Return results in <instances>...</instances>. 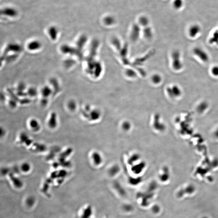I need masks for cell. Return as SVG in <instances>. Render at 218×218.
Instances as JSON below:
<instances>
[{
    "label": "cell",
    "mask_w": 218,
    "mask_h": 218,
    "mask_svg": "<svg viewBox=\"0 0 218 218\" xmlns=\"http://www.w3.org/2000/svg\"><path fill=\"white\" fill-rule=\"evenodd\" d=\"M173 67L175 70H179L183 68V64L180 60V53L178 51L173 52L172 54Z\"/></svg>",
    "instance_id": "obj_1"
},
{
    "label": "cell",
    "mask_w": 218,
    "mask_h": 218,
    "mask_svg": "<svg viewBox=\"0 0 218 218\" xmlns=\"http://www.w3.org/2000/svg\"><path fill=\"white\" fill-rule=\"evenodd\" d=\"M193 53L196 56L204 62H206L209 61V58L208 54L201 48L196 47L194 48Z\"/></svg>",
    "instance_id": "obj_2"
},
{
    "label": "cell",
    "mask_w": 218,
    "mask_h": 218,
    "mask_svg": "<svg viewBox=\"0 0 218 218\" xmlns=\"http://www.w3.org/2000/svg\"><path fill=\"white\" fill-rule=\"evenodd\" d=\"M22 47L19 45L17 43H10L8 45L5 49V54L7 55L9 52H13L17 53L21 51Z\"/></svg>",
    "instance_id": "obj_3"
},
{
    "label": "cell",
    "mask_w": 218,
    "mask_h": 218,
    "mask_svg": "<svg viewBox=\"0 0 218 218\" xmlns=\"http://www.w3.org/2000/svg\"><path fill=\"white\" fill-rule=\"evenodd\" d=\"M41 43L38 40H33L29 42L27 45V50L30 51H36L41 48Z\"/></svg>",
    "instance_id": "obj_4"
},
{
    "label": "cell",
    "mask_w": 218,
    "mask_h": 218,
    "mask_svg": "<svg viewBox=\"0 0 218 218\" xmlns=\"http://www.w3.org/2000/svg\"><path fill=\"white\" fill-rule=\"evenodd\" d=\"M167 91L168 95L171 97H179L181 94L180 88L177 85L167 88Z\"/></svg>",
    "instance_id": "obj_5"
},
{
    "label": "cell",
    "mask_w": 218,
    "mask_h": 218,
    "mask_svg": "<svg viewBox=\"0 0 218 218\" xmlns=\"http://www.w3.org/2000/svg\"><path fill=\"white\" fill-rule=\"evenodd\" d=\"M61 51L63 54L65 55H74L77 53V49L68 45H64L61 46L60 48Z\"/></svg>",
    "instance_id": "obj_6"
},
{
    "label": "cell",
    "mask_w": 218,
    "mask_h": 218,
    "mask_svg": "<svg viewBox=\"0 0 218 218\" xmlns=\"http://www.w3.org/2000/svg\"><path fill=\"white\" fill-rule=\"evenodd\" d=\"M146 164L144 162L142 161L139 163H136L132 166L131 170L133 173L135 174L140 173L143 171L145 168Z\"/></svg>",
    "instance_id": "obj_7"
},
{
    "label": "cell",
    "mask_w": 218,
    "mask_h": 218,
    "mask_svg": "<svg viewBox=\"0 0 218 218\" xmlns=\"http://www.w3.org/2000/svg\"><path fill=\"white\" fill-rule=\"evenodd\" d=\"M201 27L198 24H194L189 27V34L191 38H194L200 32Z\"/></svg>",
    "instance_id": "obj_8"
},
{
    "label": "cell",
    "mask_w": 218,
    "mask_h": 218,
    "mask_svg": "<svg viewBox=\"0 0 218 218\" xmlns=\"http://www.w3.org/2000/svg\"><path fill=\"white\" fill-rule=\"evenodd\" d=\"M101 113L100 111L97 110H91L89 114V115H87V118L91 121H96L100 119L101 117Z\"/></svg>",
    "instance_id": "obj_9"
},
{
    "label": "cell",
    "mask_w": 218,
    "mask_h": 218,
    "mask_svg": "<svg viewBox=\"0 0 218 218\" xmlns=\"http://www.w3.org/2000/svg\"><path fill=\"white\" fill-rule=\"evenodd\" d=\"M48 35L49 38L53 41H56L58 38V31L56 27H50L48 30Z\"/></svg>",
    "instance_id": "obj_10"
},
{
    "label": "cell",
    "mask_w": 218,
    "mask_h": 218,
    "mask_svg": "<svg viewBox=\"0 0 218 218\" xmlns=\"http://www.w3.org/2000/svg\"><path fill=\"white\" fill-rule=\"evenodd\" d=\"M92 159L93 162L96 165H101L103 162V158H102V155L98 152H94L92 153Z\"/></svg>",
    "instance_id": "obj_11"
},
{
    "label": "cell",
    "mask_w": 218,
    "mask_h": 218,
    "mask_svg": "<svg viewBox=\"0 0 218 218\" xmlns=\"http://www.w3.org/2000/svg\"><path fill=\"white\" fill-rule=\"evenodd\" d=\"M53 92L52 89L48 86H45L42 88L41 93L42 96H43L45 98H47L48 97L50 96Z\"/></svg>",
    "instance_id": "obj_12"
},
{
    "label": "cell",
    "mask_w": 218,
    "mask_h": 218,
    "mask_svg": "<svg viewBox=\"0 0 218 218\" xmlns=\"http://www.w3.org/2000/svg\"><path fill=\"white\" fill-rule=\"evenodd\" d=\"M172 5L175 9L179 10L183 7L184 2V0H173Z\"/></svg>",
    "instance_id": "obj_13"
},
{
    "label": "cell",
    "mask_w": 218,
    "mask_h": 218,
    "mask_svg": "<svg viewBox=\"0 0 218 218\" xmlns=\"http://www.w3.org/2000/svg\"><path fill=\"white\" fill-rule=\"evenodd\" d=\"M140 158V156L138 154L132 155L128 160V163L131 165L136 163Z\"/></svg>",
    "instance_id": "obj_14"
},
{
    "label": "cell",
    "mask_w": 218,
    "mask_h": 218,
    "mask_svg": "<svg viewBox=\"0 0 218 218\" xmlns=\"http://www.w3.org/2000/svg\"><path fill=\"white\" fill-rule=\"evenodd\" d=\"M153 125L154 128L156 129V130H160L161 129L160 126H161L160 123V117L159 115H156L154 117V121H153Z\"/></svg>",
    "instance_id": "obj_15"
},
{
    "label": "cell",
    "mask_w": 218,
    "mask_h": 218,
    "mask_svg": "<svg viewBox=\"0 0 218 218\" xmlns=\"http://www.w3.org/2000/svg\"><path fill=\"white\" fill-rule=\"evenodd\" d=\"M103 20H104L105 24L109 26L113 25L115 22V19L111 15L106 16L105 17Z\"/></svg>",
    "instance_id": "obj_16"
},
{
    "label": "cell",
    "mask_w": 218,
    "mask_h": 218,
    "mask_svg": "<svg viewBox=\"0 0 218 218\" xmlns=\"http://www.w3.org/2000/svg\"><path fill=\"white\" fill-rule=\"evenodd\" d=\"M49 126L51 127L54 128L56 127L57 125V120L56 114H53L51 117V118L48 123Z\"/></svg>",
    "instance_id": "obj_17"
},
{
    "label": "cell",
    "mask_w": 218,
    "mask_h": 218,
    "mask_svg": "<svg viewBox=\"0 0 218 218\" xmlns=\"http://www.w3.org/2000/svg\"><path fill=\"white\" fill-rule=\"evenodd\" d=\"M139 26L138 25L135 24L133 26V28H132L131 35L132 37H134V36H138L139 34V33L140 28Z\"/></svg>",
    "instance_id": "obj_18"
},
{
    "label": "cell",
    "mask_w": 218,
    "mask_h": 218,
    "mask_svg": "<svg viewBox=\"0 0 218 218\" xmlns=\"http://www.w3.org/2000/svg\"><path fill=\"white\" fill-rule=\"evenodd\" d=\"M139 24L144 26H147L149 24L148 19L145 16H142L139 18Z\"/></svg>",
    "instance_id": "obj_19"
},
{
    "label": "cell",
    "mask_w": 218,
    "mask_h": 218,
    "mask_svg": "<svg viewBox=\"0 0 218 218\" xmlns=\"http://www.w3.org/2000/svg\"><path fill=\"white\" fill-rule=\"evenodd\" d=\"M27 93L30 96L33 97L36 96L37 95V91L36 89L34 88H30L27 91Z\"/></svg>",
    "instance_id": "obj_20"
},
{
    "label": "cell",
    "mask_w": 218,
    "mask_h": 218,
    "mask_svg": "<svg viewBox=\"0 0 218 218\" xmlns=\"http://www.w3.org/2000/svg\"><path fill=\"white\" fill-rule=\"evenodd\" d=\"M152 81L155 84H158L161 81L162 78L159 75L155 74L152 77Z\"/></svg>",
    "instance_id": "obj_21"
},
{
    "label": "cell",
    "mask_w": 218,
    "mask_h": 218,
    "mask_svg": "<svg viewBox=\"0 0 218 218\" xmlns=\"http://www.w3.org/2000/svg\"><path fill=\"white\" fill-rule=\"evenodd\" d=\"M12 10L11 9H5V12H4V14L5 15H7L8 16H12L14 17L16 15V12H12Z\"/></svg>",
    "instance_id": "obj_22"
},
{
    "label": "cell",
    "mask_w": 218,
    "mask_h": 218,
    "mask_svg": "<svg viewBox=\"0 0 218 218\" xmlns=\"http://www.w3.org/2000/svg\"><path fill=\"white\" fill-rule=\"evenodd\" d=\"M30 126L32 128L34 129L38 128L39 126H38V124L37 121H35V120H32L31 121H30Z\"/></svg>",
    "instance_id": "obj_23"
},
{
    "label": "cell",
    "mask_w": 218,
    "mask_h": 218,
    "mask_svg": "<svg viewBox=\"0 0 218 218\" xmlns=\"http://www.w3.org/2000/svg\"><path fill=\"white\" fill-rule=\"evenodd\" d=\"M64 64L67 68H69L74 64V61L72 59H67L65 61Z\"/></svg>",
    "instance_id": "obj_24"
},
{
    "label": "cell",
    "mask_w": 218,
    "mask_h": 218,
    "mask_svg": "<svg viewBox=\"0 0 218 218\" xmlns=\"http://www.w3.org/2000/svg\"><path fill=\"white\" fill-rule=\"evenodd\" d=\"M68 108L71 110H74L76 108V104L74 101H71L68 103Z\"/></svg>",
    "instance_id": "obj_25"
},
{
    "label": "cell",
    "mask_w": 218,
    "mask_h": 218,
    "mask_svg": "<svg viewBox=\"0 0 218 218\" xmlns=\"http://www.w3.org/2000/svg\"><path fill=\"white\" fill-rule=\"evenodd\" d=\"M218 41V31L217 30L214 34L213 37L211 39V43L216 42Z\"/></svg>",
    "instance_id": "obj_26"
},
{
    "label": "cell",
    "mask_w": 218,
    "mask_h": 218,
    "mask_svg": "<svg viewBox=\"0 0 218 218\" xmlns=\"http://www.w3.org/2000/svg\"><path fill=\"white\" fill-rule=\"evenodd\" d=\"M122 127L124 130L128 131L130 128L131 124L128 122H126L123 123Z\"/></svg>",
    "instance_id": "obj_27"
},
{
    "label": "cell",
    "mask_w": 218,
    "mask_h": 218,
    "mask_svg": "<svg viewBox=\"0 0 218 218\" xmlns=\"http://www.w3.org/2000/svg\"><path fill=\"white\" fill-rule=\"evenodd\" d=\"M144 34L145 35L149 37V36L152 35V30L149 27H145V29H144Z\"/></svg>",
    "instance_id": "obj_28"
},
{
    "label": "cell",
    "mask_w": 218,
    "mask_h": 218,
    "mask_svg": "<svg viewBox=\"0 0 218 218\" xmlns=\"http://www.w3.org/2000/svg\"><path fill=\"white\" fill-rule=\"evenodd\" d=\"M30 168V166L27 163L23 164L22 166V170L24 172H27L29 171Z\"/></svg>",
    "instance_id": "obj_29"
},
{
    "label": "cell",
    "mask_w": 218,
    "mask_h": 218,
    "mask_svg": "<svg viewBox=\"0 0 218 218\" xmlns=\"http://www.w3.org/2000/svg\"><path fill=\"white\" fill-rule=\"evenodd\" d=\"M212 74L215 77H218V66H215L212 68L211 70Z\"/></svg>",
    "instance_id": "obj_30"
}]
</instances>
